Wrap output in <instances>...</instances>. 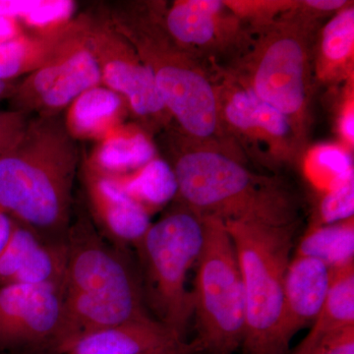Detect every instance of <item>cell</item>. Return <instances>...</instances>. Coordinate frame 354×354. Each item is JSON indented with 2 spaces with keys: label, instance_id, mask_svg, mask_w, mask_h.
<instances>
[{
  "label": "cell",
  "instance_id": "1",
  "mask_svg": "<svg viewBox=\"0 0 354 354\" xmlns=\"http://www.w3.org/2000/svg\"><path fill=\"white\" fill-rule=\"evenodd\" d=\"M50 118L28 123L0 156V209L46 239L64 241L71 225L75 145Z\"/></svg>",
  "mask_w": 354,
  "mask_h": 354
},
{
  "label": "cell",
  "instance_id": "2",
  "mask_svg": "<svg viewBox=\"0 0 354 354\" xmlns=\"http://www.w3.org/2000/svg\"><path fill=\"white\" fill-rule=\"evenodd\" d=\"M174 171L177 194L200 218L272 227L295 223V203L286 190L272 180L253 176L225 156L187 153L179 158Z\"/></svg>",
  "mask_w": 354,
  "mask_h": 354
},
{
  "label": "cell",
  "instance_id": "3",
  "mask_svg": "<svg viewBox=\"0 0 354 354\" xmlns=\"http://www.w3.org/2000/svg\"><path fill=\"white\" fill-rule=\"evenodd\" d=\"M241 268L245 297L243 354H288L281 333L283 288L295 223H223Z\"/></svg>",
  "mask_w": 354,
  "mask_h": 354
},
{
  "label": "cell",
  "instance_id": "4",
  "mask_svg": "<svg viewBox=\"0 0 354 354\" xmlns=\"http://www.w3.org/2000/svg\"><path fill=\"white\" fill-rule=\"evenodd\" d=\"M204 241L192 291L197 353L234 354L245 333V297L234 242L223 221L201 218Z\"/></svg>",
  "mask_w": 354,
  "mask_h": 354
},
{
  "label": "cell",
  "instance_id": "5",
  "mask_svg": "<svg viewBox=\"0 0 354 354\" xmlns=\"http://www.w3.org/2000/svg\"><path fill=\"white\" fill-rule=\"evenodd\" d=\"M204 241L199 216L178 209L152 223L137 246L147 302L158 320L184 339L193 315L188 274L196 265Z\"/></svg>",
  "mask_w": 354,
  "mask_h": 354
},
{
  "label": "cell",
  "instance_id": "6",
  "mask_svg": "<svg viewBox=\"0 0 354 354\" xmlns=\"http://www.w3.org/2000/svg\"><path fill=\"white\" fill-rule=\"evenodd\" d=\"M66 243L64 291L146 302L143 283L127 251L104 239L87 218L70 225Z\"/></svg>",
  "mask_w": 354,
  "mask_h": 354
},
{
  "label": "cell",
  "instance_id": "7",
  "mask_svg": "<svg viewBox=\"0 0 354 354\" xmlns=\"http://www.w3.org/2000/svg\"><path fill=\"white\" fill-rule=\"evenodd\" d=\"M62 318V286H0V351L58 354Z\"/></svg>",
  "mask_w": 354,
  "mask_h": 354
},
{
  "label": "cell",
  "instance_id": "8",
  "mask_svg": "<svg viewBox=\"0 0 354 354\" xmlns=\"http://www.w3.org/2000/svg\"><path fill=\"white\" fill-rule=\"evenodd\" d=\"M102 82L101 64L93 48H78L58 55L14 88V111H57L73 104L83 93Z\"/></svg>",
  "mask_w": 354,
  "mask_h": 354
},
{
  "label": "cell",
  "instance_id": "9",
  "mask_svg": "<svg viewBox=\"0 0 354 354\" xmlns=\"http://www.w3.org/2000/svg\"><path fill=\"white\" fill-rule=\"evenodd\" d=\"M66 239H46L31 228L14 223L0 252V286L53 285L64 288Z\"/></svg>",
  "mask_w": 354,
  "mask_h": 354
},
{
  "label": "cell",
  "instance_id": "10",
  "mask_svg": "<svg viewBox=\"0 0 354 354\" xmlns=\"http://www.w3.org/2000/svg\"><path fill=\"white\" fill-rule=\"evenodd\" d=\"M86 187L91 211L102 236L121 250L136 249L152 225L150 212L111 177L88 171Z\"/></svg>",
  "mask_w": 354,
  "mask_h": 354
},
{
  "label": "cell",
  "instance_id": "11",
  "mask_svg": "<svg viewBox=\"0 0 354 354\" xmlns=\"http://www.w3.org/2000/svg\"><path fill=\"white\" fill-rule=\"evenodd\" d=\"M304 70L301 44L288 37L276 39L258 64L253 92L286 118L297 113L305 99Z\"/></svg>",
  "mask_w": 354,
  "mask_h": 354
},
{
  "label": "cell",
  "instance_id": "12",
  "mask_svg": "<svg viewBox=\"0 0 354 354\" xmlns=\"http://www.w3.org/2000/svg\"><path fill=\"white\" fill-rule=\"evenodd\" d=\"M165 106L184 129L196 137L211 136L216 127V102L208 81L194 70L164 65L155 71Z\"/></svg>",
  "mask_w": 354,
  "mask_h": 354
},
{
  "label": "cell",
  "instance_id": "13",
  "mask_svg": "<svg viewBox=\"0 0 354 354\" xmlns=\"http://www.w3.org/2000/svg\"><path fill=\"white\" fill-rule=\"evenodd\" d=\"M184 344L180 335L150 316L84 335L60 354H160Z\"/></svg>",
  "mask_w": 354,
  "mask_h": 354
},
{
  "label": "cell",
  "instance_id": "14",
  "mask_svg": "<svg viewBox=\"0 0 354 354\" xmlns=\"http://www.w3.org/2000/svg\"><path fill=\"white\" fill-rule=\"evenodd\" d=\"M330 270L314 258L295 255L290 259L285 277L283 312L281 333L290 346L293 335L313 325L322 310Z\"/></svg>",
  "mask_w": 354,
  "mask_h": 354
},
{
  "label": "cell",
  "instance_id": "15",
  "mask_svg": "<svg viewBox=\"0 0 354 354\" xmlns=\"http://www.w3.org/2000/svg\"><path fill=\"white\" fill-rule=\"evenodd\" d=\"M102 82L118 95L127 97L137 114L148 115L165 108L152 67L125 57H109L100 60Z\"/></svg>",
  "mask_w": 354,
  "mask_h": 354
},
{
  "label": "cell",
  "instance_id": "16",
  "mask_svg": "<svg viewBox=\"0 0 354 354\" xmlns=\"http://www.w3.org/2000/svg\"><path fill=\"white\" fill-rule=\"evenodd\" d=\"M295 255L321 261L330 270L354 264L353 218L310 227L298 243Z\"/></svg>",
  "mask_w": 354,
  "mask_h": 354
},
{
  "label": "cell",
  "instance_id": "17",
  "mask_svg": "<svg viewBox=\"0 0 354 354\" xmlns=\"http://www.w3.org/2000/svg\"><path fill=\"white\" fill-rule=\"evenodd\" d=\"M153 157L155 149L144 135L113 137L100 147L90 171L120 179L139 171Z\"/></svg>",
  "mask_w": 354,
  "mask_h": 354
},
{
  "label": "cell",
  "instance_id": "18",
  "mask_svg": "<svg viewBox=\"0 0 354 354\" xmlns=\"http://www.w3.org/2000/svg\"><path fill=\"white\" fill-rule=\"evenodd\" d=\"M120 106V95L111 88L102 86L90 88L71 104L70 131L80 136L97 134L111 124Z\"/></svg>",
  "mask_w": 354,
  "mask_h": 354
},
{
  "label": "cell",
  "instance_id": "19",
  "mask_svg": "<svg viewBox=\"0 0 354 354\" xmlns=\"http://www.w3.org/2000/svg\"><path fill=\"white\" fill-rule=\"evenodd\" d=\"M115 180L148 212L149 208L167 204L178 193L174 169L160 158H153L133 176Z\"/></svg>",
  "mask_w": 354,
  "mask_h": 354
},
{
  "label": "cell",
  "instance_id": "20",
  "mask_svg": "<svg viewBox=\"0 0 354 354\" xmlns=\"http://www.w3.org/2000/svg\"><path fill=\"white\" fill-rule=\"evenodd\" d=\"M225 113L228 121L242 130H261L274 137L286 136L290 131L288 118L262 101L253 90L232 95Z\"/></svg>",
  "mask_w": 354,
  "mask_h": 354
},
{
  "label": "cell",
  "instance_id": "21",
  "mask_svg": "<svg viewBox=\"0 0 354 354\" xmlns=\"http://www.w3.org/2000/svg\"><path fill=\"white\" fill-rule=\"evenodd\" d=\"M349 326H354V264L330 270L327 295L312 327L325 334Z\"/></svg>",
  "mask_w": 354,
  "mask_h": 354
},
{
  "label": "cell",
  "instance_id": "22",
  "mask_svg": "<svg viewBox=\"0 0 354 354\" xmlns=\"http://www.w3.org/2000/svg\"><path fill=\"white\" fill-rule=\"evenodd\" d=\"M221 7V2L215 0H191L176 4L167 16V27L183 43H209L215 35L214 16Z\"/></svg>",
  "mask_w": 354,
  "mask_h": 354
},
{
  "label": "cell",
  "instance_id": "23",
  "mask_svg": "<svg viewBox=\"0 0 354 354\" xmlns=\"http://www.w3.org/2000/svg\"><path fill=\"white\" fill-rule=\"evenodd\" d=\"M46 41L18 36L0 43V81L11 82L15 77L41 68L53 59L55 51L46 50Z\"/></svg>",
  "mask_w": 354,
  "mask_h": 354
},
{
  "label": "cell",
  "instance_id": "24",
  "mask_svg": "<svg viewBox=\"0 0 354 354\" xmlns=\"http://www.w3.org/2000/svg\"><path fill=\"white\" fill-rule=\"evenodd\" d=\"M353 41L354 11L346 9L333 18L324 30V55L330 62H341L353 53Z\"/></svg>",
  "mask_w": 354,
  "mask_h": 354
},
{
  "label": "cell",
  "instance_id": "25",
  "mask_svg": "<svg viewBox=\"0 0 354 354\" xmlns=\"http://www.w3.org/2000/svg\"><path fill=\"white\" fill-rule=\"evenodd\" d=\"M354 178L348 179L324 195L319 204L318 215L311 227L334 225L353 218Z\"/></svg>",
  "mask_w": 354,
  "mask_h": 354
},
{
  "label": "cell",
  "instance_id": "26",
  "mask_svg": "<svg viewBox=\"0 0 354 354\" xmlns=\"http://www.w3.org/2000/svg\"><path fill=\"white\" fill-rule=\"evenodd\" d=\"M73 11L74 3L69 0H39L24 20L32 27L44 28L68 19Z\"/></svg>",
  "mask_w": 354,
  "mask_h": 354
},
{
  "label": "cell",
  "instance_id": "27",
  "mask_svg": "<svg viewBox=\"0 0 354 354\" xmlns=\"http://www.w3.org/2000/svg\"><path fill=\"white\" fill-rule=\"evenodd\" d=\"M315 158L317 165L333 176V188L353 177L351 157L339 149L332 147L321 149Z\"/></svg>",
  "mask_w": 354,
  "mask_h": 354
},
{
  "label": "cell",
  "instance_id": "28",
  "mask_svg": "<svg viewBox=\"0 0 354 354\" xmlns=\"http://www.w3.org/2000/svg\"><path fill=\"white\" fill-rule=\"evenodd\" d=\"M24 113L18 111H0V156L3 155L24 134L29 121Z\"/></svg>",
  "mask_w": 354,
  "mask_h": 354
},
{
  "label": "cell",
  "instance_id": "29",
  "mask_svg": "<svg viewBox=\"0 0 354 354\" xmlns=\"http://www.w3.org/2000/svg\"><path fill=\"white\" fill-rule=\"evenodd\" d=\"M313 354H354V326L321 334Z\"/></svg>",
  "mask_w": 354,
  "mask_h": 354
},
{
  "label": "cell",
  "instance_id": "30",
  "mask_svg": "<svg viewBox=\"0 0 354 354\" xmlns=\"http://www.w3.org/2000/svg\"><path fill=\"white\" fill-rule=\"evenodd\" d=\"M20 36L17 20L0 16V43Z\"/></svg>",
  "mask_w": 354,
  "mask_h": 354
},
{
  "label": "cell",
  "instance_id": "31",
  "mask_svg": "<svg viewBox=\"0 0 354 354\" xmlns=\"http://www.w3.org/2000/svg\"><path fill=\"white\" fill-rule=\"evenodd\" d=\"M321 333L315 328L312 327L309 334L304 337V341L300 342L295 351H291L288 354H313L314 349L317 342H318L319 337H320Z\"/></svg>",
  "mask_w": 354,
  "mask_h": 354
},
{
  "label": "cell",
  "instance_id": "32",
  "mask_svg": "<svg viewBox=\"0 0 354 354\" xmlns=\"http://www.w3.org/2000/svg\"><path fill=\"white\" fill-rule=\"evenodd\" d=\"M15 221L11 218L3 209H0V252L6 246L7 241L12 232Z\"/></svg>",
  "mask_w": 354,
  "mask_h": 354
},
{
  "label": "cell",
  "instance_id": "33",
  "mask_svg": "<svg viewBox=\"0 0 354 354\" xmlns=\"http://www.w3.org/2000/svg\"><path fill=\"white\" fill-rule=\"evenodd\" d=\"M306 3L314 8L320 9V10H335L344 6L346 1H335V0H311L306 1Z\"/></svg>",
  "mask_w": 354,
  "mask_h": 354
},
{
  "label": "cell",
  "instance_id": "34",
  "mask_svg": "<svg viewBox=\"0 0 354 354\" xmlns=\"http://www.w3.org/2000/svg\"><path fill=\"white\" fill-rule=\"evenodd\" d=\"M342 130L344 136H346V138L349 140V141L353 142L354 115L353 109L349 111L348 113L344 116V118H342Z\"/></svg>",
  "mask_w": 354,
  "mask_h": 354
},
{
  "label": "cell",
  "instance_id": "35",
  "mask_svg": "<svg viewBox=\"0 0 354 354\" xmlns=\"http://www.w3.org/2000/svg\"><path fill=\"white\" fill-rule=\"evenodd\" d=\"M196 349L192 344H184L180 348L174 349V351H167V353L160 354H196Z\"/></svg>",
  "mask_w": 354,
  "mask_h": 354
},
{
  "label": "cell",
  "instance_id": "36",
  "mask_svg": "<svg viewBox=\"0 0 354 354\" xmlns=\"http://www.w3.org/2000/svg\"><path fill=\"white\" fill-rule=\"evenodd\" d=\"M14 88V84L11 82H4V81H0V100L7 97V95H11L12 94Z\"/></svg>",
  "mask_w": 354,
  "mask_h": 354
}]
</instances>
